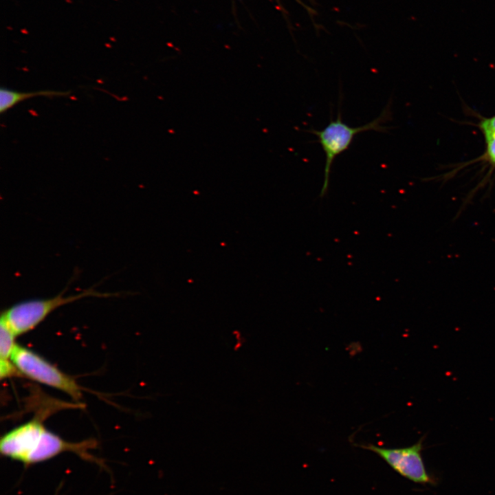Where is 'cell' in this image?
<instances>
[{"label": "cell", "mask_w": 495, "mask_h": 495, "mask_svg": "<svg viewBox=\"0 0 495 495\" xmlns=\"http://www.w3.org/2000/svg\"><path fill=\"white\" fill-rule=\"evenodd\" d=\"M299 3H302L300 1H298Z\"/></svg>", "instance_id": "8fae6325"}, {"label": "cell", "mask_w": 495, "mask_h": 495, "mask_svg": "<svg viewBox=\"0 0 495 495\" xmlns=\"http://www.w3.org/2000/svg\"><path fill=\"white\" fill-rule=\"evenodd\" d=\"M424 440L423 436L415 444L399 448H382L371 443L355 446L375 453L408 480L416 483L434 485L435 478L426 470L421 455Z\"/></svg>", "instance_id": "277c9868"}, {"label": "cell", "mask_w": 495, "mask_h": 495, "mask_svg": "<svg viewBox=\"0 0 495 495\" xmlns=\"http://www.w3.org/2000/svg\"><path fill=\"white\" fill-rule=\"evenodd\" d=\"M479 127L483 131L485 140L495 136V116L482 120L479 124Z\"/></svg>", "instance_id": "9c48e42d"}, {"label": "cell", "mask_w": 495, "mask_h": 495, "mask_svg": "<svg viewBox=\"0 0 495 495\" xmlns=\"http://www.w3.org/2000/svg\"><path fill=\"white\" fill-rule=\"evenodd\" d=\"M44 428L37 418L6 433L0 440L1 454L25 463L36 438Z\"/></svg>", "instance_id": "8992f818"}, {"label": "cell", "mask_w": 495, "mask_h": 495, "mask_svg": "<svg viewBox=\"0 0 495 495\" xmlns=\"http://www.w3.org/2000/svg\"><path fill=\"white\" fill-rule=\"evenodd\" d=\"M16 336L6 321L1 317L0 321V377L19 376L20 373L11 360V356L16 345Z\"/></svg>", "instance_id": "52a82bcc"}, {"label": "cell", "mask_w": 495, "mask_h": 495, "mask_svg": "<svg viewBox=\"0 0 495 495\" xmlns=\"http://www.w3.org/2000/svg\"><path fill=\"white\" fill-rule=\"evenodd\" d=\"M65 293V289L52 298H34L19 302L5 309L1 317L17 336L35 328L50 314L63 305L89 296L108 298L118 295L116 293L99 292L94 287L73 295L64 296Z\"/></svg>", "instance_id": "7a4b0ae2"}, {"label": "cell", "mask_w": 495, "mask_h": 495, "mask_svg": "<svg viewBox=\"0 0 495 495\" xmlns=\"http://www.w3.org/2000/svg\"><path fill=\"white\" fill-rule=\"evenodd\" d=\"M70 94V91L39 90L25 92L10 89L6 87H1L0 113H3L21 102L34 97H65Z\"/></svg>", "instance_id": "ba28073f"}, {"label": "cell", "mask_w": 495, "mask_h": 495, "mask_svg": "<svg viewBox=\"0 0 495 495\" xmlns=\"http://www.w3.org/2000/svg\"><path fill=\"white\" fill-rule=\"evenodd\" d=\"M11 360L20 374L61 390L75 400L82 397L81 388L74 379L33 351L16 344Z\"/></svg>", "instance_id": "3957f363"}, {"label": "cell", "mask_w": 495, "mask_h": 495, "mask_svg": "<svg viewBox=\"0 0 495 495\" xmlns=\"http://www.w3.org/2000/svg\"><path fill=\"white\" fill-rule=\"evenodd\" d=\"M390 101L386 105L380 115L369 123L360 126H351L342 120L340 109H338L337 118L331 119L329 123L322 130L312 129L320 144L324 155L323 184L320 197H324L328 190L331 166L336 157L346 151L356 135L367 131L387 132L388 127L384 123L390 119Z\"/></svg>", "instance_id": "6da1fadb"}, {"label": "cell", "mask_w": 495, "mask_h": 495, "mask_svg": "<svg viewBox=\"0 0 495 495\" xmlns=\"http://www.w3.org/2000/svg\"><path fill=\"white\" fill-rule=\"evenodd\" d=\"M97 446V441L94 439L69 442L45 428L36 439L25 465H30L41 463L60 453L70 452L78 454L84 460L104 466L102 461L90 453L89 450L96 448Z\"/></svg>", "instance_id": "5b68a950"}, {"label": "cell", "mask_w": 495, "mask_h": 495, "mask_svg": "<svg viewBox=\"0 0 495 495\" xmlns=\"http://www.w3.org/2000/svg\"><path fill=\"white\" fill-rule=\"evenodd\" d=\"M487 144L486 156L491 164L495 166V136L485 140Z\"/></svg>", "instance_id": "30bf717a"}]
</instances>
